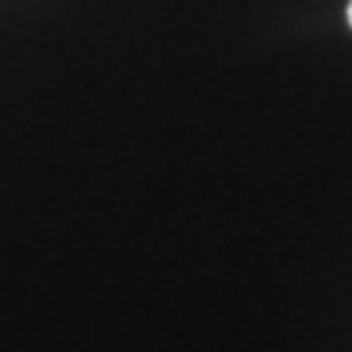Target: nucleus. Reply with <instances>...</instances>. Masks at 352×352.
<instances>
[{
    "label": "nucleus",
    "mask_w": 352,
    "mask_h": 352,
    "mask_svg": "<svg viewBox=\"0 0 352 352\" xmlns=\"http://www.w3.org/2000/svg\"><path fill=\"white\" fill-rule=\"evenodd\" d=\"M347 21H350V26H352V0H350V6H347Z\"/></svg>",
    "instance_id": "nucleus-1"
}]
</instances>
